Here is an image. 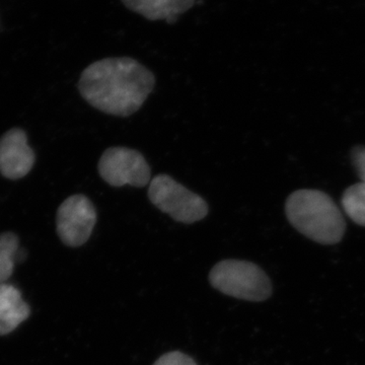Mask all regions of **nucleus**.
I'll use <instances>...</instances> for the list:
<instances>
[{
  "instance_id": "obj_1",
  "label": "nucleus",
  "mask_w": 365,
  "mask_h": 365,
  "mask_svg": "<svg viewBox=\"0 0 365 365\" xmlns=\"http://www.w3.org/2000/svg\"><path fill=\"white\" fill-rule=\"evenodd\" d=\"M155 85L150 69L130 57L93 62L81 73V97L98 111L128 117L140 109Z\"/></svg>"
},
{
  "instance_id": "obj_2",
  "label": "nucleus",
  "mask_w": 365,
  "mask_h": 365,
  "mask_svg": "<svg viewBox=\"0 0 365 365\" xmlns=\"http://www.w3.org/2000/svg\"><path fill=\"white\" fill-rule=\"evenodd\" d=\"M285 213L297 232L319 244H338L344 237L346 222L339 207L319 190L302 189L290 194Z\"/></svg>"
},
{
  "instance_id": "obj_3",
  "label": "nucleus",
  "mask_w": 365,
  "mask_h": 365,
  "mask_svg": "<svg viewBox=\"0 0 365 365\" xmlns=\"http://www.w3.org/2000/svg\"><path fill=\"white\" fill-rule=\"evenodd\" d=\"M209 281L218 292L250 302H264L272 294L267 274L249 261L223 260L211 269Z\"/></svg>"
},
{
  "instance_id": "obj_4",
  "label": "nucleus",
  "mask_w": 365,
  "mask_h": 365,
  "mask_svg": "<svg viewBox=\"0 0 365 365\" xmlns=\"http://www.w3.org/2000/svg\"><path fill=\"white\" fill-rule=\"evenodd\" d=\"M148 199L158 209L178 222L192 225L207 216L208 204L169 175L160 174L151 179Z\"/></svg>"
},
{
  "instance_id": "obj_5",
  "label": "nucleus",
  "mask_w": 365,
  "mask_h": 365,
  "mask_svg": "<svg viewBox=\"0 0 365 365\" xmlns=\"http://www.w3.org/2000/svg\"><path fill=\"white\" fill-rule=\"evenodd\" d=\"M98 174L112 187L143 188L151 181V170L143 153L127 148H110L98 165Z\"/></svg>"
},
{
  "instance_id": "obj_6",
  "label": "nucleus",
  "mask_w": 365,
  "mask_h": 365,
  "mask_svg": "<svg viewBox=\"0 0 365 365\" xmlns=\"http://www.w3.org/2000/svg\"><path fill=\"white\" fill-rule=\"evenodd\" d=\"M97 218V209L90 198L76 194L63 201L57 210V234L66 246L78 248L90 239Z\"/></svg>"
},
{
  "instance_id": "obj_7",
  "label": "nucleus",
  "mask_w": 365,
  "mask_h": 365,
  "mask_svg": "<svg viewBox=\"0 0 365 365\" xmlns=\"http://www.w3.org/2000/svg\"><path fill=\"white\" fill-rule=\"evenodd\" d=\"M35 165V153L23 129L13 128L0 138V174L11 180L26 177Z\"/></svg>"
},
{
  "instance_id": "obj_8",
  "label": "nucleus",
  "mask_w": 365,
  "mask_h": 365,
  "mask_svg": "<svg viewBox=\"0 0 365 365\" xmlns=\"http://www.w3.org/2000/svg\"><path fill=\"white\" fill-rule=\"evenodd\" d=\"M127 9L146 20L176 23L182 14L188 11L196 0H121Z\"/></svg>"
},
{
  "instance_id": "obj_9",
  "label": "nucleus",
  "mask_w": 365,
  "mask_h": 365,
  "mask_svg": "<svg viewBox=\"0 0 365 365\" xmlns=\"http://www.w3.org/2000/svg\"><path fill=\"white\" fill-rule=\"evenodd\" d=\"M31 307L20 290L11 284H0V336L13 332L30 317Z\"/></svg>"
},
{
  "instance_id": "obj_10",
  "label": "nucleus",
  "mask_w": 365,
  "mask_h": 365,
  "mask_svg": "<svg viewBox=\"0 0 365 365\" xmlns=\"http://www.w3.org/2000/svg\"><path fill=\"white\" fill-rule=\"evenodd\" d=\"M342 207L350 220L365 227V185L357 182L348 187L343 193Z\"/></svg>"
},
{
  "instance_id": "obj_11",
  "label": "nucleus",
  "mask_w": 365,
  "mask_h": 365,
  "mask_svg": "<svg viewBox=\"0 0 365 365\" xmlns=\"http://www.w3.org/2000/svg\"><path fill=\"white\" fill-rule=\"evenodd\" d=\"M19 237L14 232L0 235V284L6 283L18 262Z\"/></svg>"
},
{
  "instance_id": "obj_12",
  "label": "nucleus",
  "mask_w": 365,
  "mask_h": 365,
  "mask_svg": "<svg viewBox=\"0 0 365 365\" xmlns=\"http://www.w3.org/2000/svg\"><path fill=\"white\" fill-rule=\"evenodd\" d=\"M153 365H197L191 357L180 351L165 353Z\"/></svg>"
},
{
  "instance_id": "obj_13",
  "label": "nucleus",
  "mask_w": 365,
  "mask_h": 365,
  "mask_svg": "<svg viewBox=\"0 0 365 365\" xmlns=\"http://www.w3.org/2000/svg\"><path fill=\"white\" fill-rule=\"evenodd\" d=\"M350 158L357 175L365 185V146H355L350 153Z\"/></svg>"
}]
</instances>
